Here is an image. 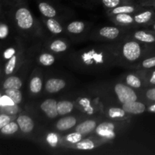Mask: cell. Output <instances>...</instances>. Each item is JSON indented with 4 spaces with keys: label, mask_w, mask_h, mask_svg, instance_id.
I'll return each instance as SVG.
<instances>
[{
    "label": "cell",
    "mask_w": 155,
    "mask_h": 155,
    "mask_svg": "<svg viewBox=\"0 0 155 155\" xmlns=\"http://www.w3.org/2000/svg\"><path fill=\"white\" fill-rule=\"evenodd\" d=\"M70 65L77 71L97 74L120 64L117 42L88 45L74 51L68 58Z\"/></svg>",
    "instance_id": "1"
},
{
    "label": "cell",
    "mask_w": 155,
    "mask_h": 155,
    "mask_svg": "<svg viewBox=\"0 0 155 155\" xmlns=\"http://www.w3.org/2000/svg\"><path fill=\"white\" fill-rule=\"evenodd\" d=\"M120 64L132 68L147 56L155 53V45H150L127 36L117 42Z\"/></svg>",
    "instance_id": "2"
},
{
    "label": "cell",
    "mask_w": 155,
    "mask_h": 155,
    "mask_svg": "<svg viewBox=\"0 0 155 155\" xmlns=\"http://www.w3.org/2000/svg\"><path fill=\"white\" fill-rule=\"evenodd\" d=\"M14 20L18 30L27 39H36L42 33V29L39 27V23L24 1L16 2Z\"/></svg>",
    "instance_id": "3"
},
{
    "label": "cell",
    "mask_w": 155,
    "mask_h": 155,
    "mask_svg": "<svg viewBox=\"0 0 155 155\" xmlns=\"http://www.w3.org/2000/svg\"><path fill=\"white\" fill-rule=\"evenodd\" d=\"M132 28L121 26H104L92 33V39L98 41L117 42L122 40L130 33Z\"/></svg>",
    "instance_id": "4"
},
{
    "label": "cell",
    "mask_w": 155,
    "mask_h": 155,
    "mask_svg": "<svg viewBox=\"0 0 155 155\" xmlns=\"http://www.w3.org/2000/svg\"><path fill=\"white\" fill-rule=\"evenodd\" d=\"M128 125V120L118 121L105 119L98 124L92 134L110 142L114 139L118 133L127 128Z\"/></svg>",
    "instance_id": "5"
},
{
    "label": "cell",
    "mask_w": 155,
    "mask_h": 155,
    "mask_svg": "<svg viewBox=\"0 0 155 155\" xmlns=\"http://www.w3.org/2000/svg\"><path fill=\"white\" fill-rule=\"evenodd\" d=\"M112 91L120 105L130 101L142 100L139 91L129 86L124 82L114 83L112 86Z\"/></svg>",
    "instance_id": "6"
},
{
    "label": "cell",
    "mask_w": 155,
    "mask_h": 155,
    "mask_svg": "<svg viewBox=\"0 0 155 155\" xmlns=\"http://www.w3.org/2000/svg\"><path fill=\"white\" fill-rule=\"evenodd\" d=\"M76 107L79 111L84 115L92 117L101 110H104V107H100L95 98H92L90 95L83 94L76 98L74 100Z\"/></svg>",
    "instance_id": "7"
},
{
    "label": "cell",
    "mask_w": 155,
    "mask_h": 155,
    "mask_svg": "<svg viewBox=\"0 0 155 155\" xmlns=\"http://www.w3.org/2000/svg\"><path fill=\"white\" fill-rule=\"evenodd\" d=\"M84 119L81 115H65V116L61 117L58 120H56L53 128H54V131L64 134V133L71 131L80 121Z\"/></svg>",
    "instance_id": "8"
},
{
    "label": "cell",
    "mask_w": 155,
    "mask_h": 155,
    "mask_svg": "<svg viewBox=\"0 0 155 155\" xmlns=\"http://www.w3.org/2000/svg\"><path fill=\"white\" fill-rule=\"evenodd\" d=\"M105 119H107L105 117H102L101 116H95L93 117H90V118L80 121L71 131L77 132L86 137V136L92 134L98 124Z\"/></svg>",
    "instance_id": "9"
},
{
    "label": "cell",
    "mask_w": 155,
    "mask_h": 155,
    "mask_svg": "<svg viewBox=\"0 0 155 155\" xmlns=\"http://www.w3.org/2000/svg\"><path fill=\"white\" fill-rule=\"evenodd\" d=\"M107 142H108L105 139L98 137L94 134H91L83 138L81 141L77 142L75 145H72L70 149H74L77 151H90Z\"/></svg>",
    "instance_id": "10"
},
{
    "label": "cell",
    "mask_w": 155,
    "mask_h": 155,
    "mask_svg": "<svg viewBox=\"0 0 155 155\" xmlns=\"http://www.w3.org/2000/svg\"><path fill=\"white\" fill-rule=\"evenodd\" d=\"M44 83L42 71L39 68H35L30 75L28 83V90L30 95L33 97L40 95L44 89Z\"/></svg>",
    "instance_id": "11"
},
{
    "label": "cell",
    "mask_w": 155,
    "mask_h": 155,
    "mask_svg": "<svg viewBox=\"0 0 155 155\" xmlns=\"http://www.w3.org/2000/svg\"><path fill=\"white\" fill-rule=\"evenodd\" d=\"M16 121L19 126L20 131L25 136L34 134L36 130V124L30 115L26 113H21L17 117Z\"/></svg>",
    "instance_id": "12"
},
{
    "label": "cell",
    "mask_w": 155,
    "mask_h": 155,
    "mask_svg": "<svg viewBox=\"0 0 155 155\" xmlns=\"http://www.w3.org/2000/svg\"><path fill=\"white\" fill-rule=\"evenodd\" d=\"M103 114L107 119L118 121H129L132 116L131 114L126 112L121 107V105L104 106Z\"/></svg>",
    "instance_id": "13"
},
{
    "label": "cell",
    "mask_w": 155,
    "mask_h": 155,
    "mask_svg": "<svg viewBox=\"0 0 155 155\" xmlns=\"http://www.w3.org/2000/svg\"><path fill=\"white\" fill-rule=\"evenodd\" d=\"M58 101L54 98H46L39 104V109L45 118L54 120L59 117L57 109Z\"/></svg>",
    "instance_id": "14"
},
{
    "label": "cell",
    "mask_w": 155,
    "mask_h": 155,
    "mask_svg": "<svg viewBox=\"0 0 155 155\" xmlns=\"http://www.w3.org/2000/svg\"><path fill=\"white\" fill-rule=\"evenodd\" d=\"M25 51L24 48H21L19 51L16 53L15 55L12 56L11 58L6 61L4 68V73L6 76L12 75L15 71L19 69L21 65L25 61Z\"/></svg>",
    "instance_id": "15"
},
{
    "label": "cell",
    "mask_w": 155,
    "mask_h": 155,
    "mask_svg": "<svg viewBox=\"0 0 155 155\" xmlns=\"http://www.w3.org/2000/svg\"><path fill=\"white\" fill-rule=\"evenodd\" d=\"M133 17L137 27H145L155 21V9L151 7H145L142 11L134 14Z\"/></svg>",
    "instance_id": "16"
},
{
    "label": "cell",
    "mask_w": 155,
    "mask_h": 155,
    "mask_svg": "<svg viewBox=\"0 0 155 155\" xmlns=\"http://www.w3.org/2000/svg\"><path fill=\"white\" fill-rule=\"evenodd\" d=\"M128 36L145 44L155 45V32L149 29L130 30Z\"/></svg>",
    "instance_id": "17"
},
{
    "label": "cell",
    "mask_w": 155,
    "mask_h": 155,
    "mask_svg": "<svg viewBox=\"0 0 155 155\" xmlns=\"http://www.w3.org/2000/svg\"><path fill=\"white\" fill-rule=\"evenodd\" d=\"M45 48L54 54H61L68 51L70 48V42L66 39L56 38L47 41L45 44Z\"/></svg>",
    "instance_id": "18"
},
{
    "label": "cell",
    "mask_w": 155,
    "mask_h": 155,
    "mask_svg": "<svg viewBox=\"0 0 155 155\" xmlns=\"http://www.w3.org/2000/svg\"><path fill=\"white\" fill-rule=\"evenodd\" d=\"M68 83L64 79L51 77L44 84V91L47 94H56L66 88Z\"/></svg>",
    "instance_id": "19"
},
{
    "label": "cell",
    "mask_w": 155,
    "mask_h": 155,
    "mask_svg": "<svg viewBox=\"0 0 155 155\" xmlns=\"http://www.w3.org/2000/svg\"><path fill=\"white\" fill-rule=\"evenodd\" d=\"M144 8H145V7L139 5L138 2L133 3V4L123 5L118 6V7L114 8L107 10V16L119 15V14H130V15H134V14L140 12V11H142Z\"/></svg>",
    "instance_id": "20"
},
{
    "label": "cell",
    "mask_w": 155,
    "mask_h": 155,
    "mask_svg": "<svg viewBox=\"0 0 155 155\" xmlns=\"http://www.w3.org/2000/svg\"><path fill=\"white\" fill-rule=\"evenodd\" d=\"M110 21L117 26H121V27H129V28L134 29L137 27L135 23L134 17L133 15L130 14H119V15H111L108 16Z\"/></svg>",
    "instance_id": "21"
},
{
    "label": "cell",
    "mask_w": 155,
    "mask_h": 155,
    "mask_svg": "<svg viewBox=\"0 0 155 155\" xmlns=\"http://www.w3.org/2000/svg\"><path fill=\"white\" fill-rule=\"evenodd\" d=\"M147 106H148L147 103L141 101V100L130 101L121 104L123 109L131 115L142 114L145 113V111H147Z\"/></svg>",
    "instance_id": "22"
},
{
    "label": "cell",
    "mask_w": 155,
    "mask_h": 155,
    "mask_svg": "<svg viewBox=\"0 0 155 155\" xmlns=\"http://www.w3.org/2000/svg\"><path fill=\"white\" fill-rule=\"evenodd\" d=\"M124 82L129 86L136 90H141L146 88L145 82L141 76L136 71V73H130L124 77Z\"/></svg>",
    "instance_id": "23"
},
{
    "label": "cell",
    "mask_w": 155,
    "mask_h": 155,
    "mask_svg": "<svg viewBox=\"0 0 155 155\" xmlns=\"http://www.w3.org/2000/svg\"><path fill=\"white\" fill-rule=\"evenodd\" d=\"M83 135L75 131H70L61 135V147L65 148H71L72 145L81 141L84 138Z\"/></svg>",
    "instance_id": "24"
},
{
    "label": "cell",
    "mask_w": 155,
    "mask_h": 155,
    "mask_svg": "<svg viewBox=\"0 0 155 155\" xmlns=\"http://www.w3.org/2000/svg\"><path fill=\"white\" fill-rule=\"evenodd\" d=\"M42 21L47 30L54 36L61 35L65 30V28L63 27L61 23L58 21L57 18H44Z\"/></svg>",
    "instance_id": "25"
},
{
    "label": "cell",
    "mask_w": 155,
    "mask_h": 155,
    "mask_svg": "<svg viewBox=\"0 0 155 155\" xmlns=\"http://www.w3.org/2000/svg\"><path fill=\"white\" fill-rule=\"evenodd\" d=\"M38 8L43 18H57V8L49 2L45 1V0H39L38 1Z\"/></svg>",
    "instance_id": "26"
},
{
    "label": "cell",
    "mask_w": 155,
    "mask_h": 155,
    "mask_svg": "<svg viewBox=\"0 0 155 155\" xmlns=\"http://www.w3.org/2000/svg\"><path fill=\"white\" fill-rule=\"evenodd\" d=\"M24 77H26V76H19L17 74H12V75L8 76L3 82V89L4 90L11 89H21L24 83Z\"/></svg>",
    "instance_id": "27"
},
{
    "label": "cell",
    "mask_w": 155,
    "mask_h": 155,
    "mask_svg": "<svg viewBox=\"0 0 155 155\" xmlns=\"http://www.w3.org/2000/svg\"><path fill=\"white\" fill-rule=\"evenodd\" d=\"M87 29V24L82 21H73L68 23L65 27V31L71 36L83 34Z\"/></svg>",
    "instance_id": "28"
},
{
    "label": "cell",
    "mask_w": 155,
    "mask_h": 155,
    "mask_svg": "<svg viewBox=\"0 0 155 155\" xmlns=\"http://www.w3.org/2000/svg\"><path fill=\"white\" fill-rule=\"evenodd\" d=\"M75 108L77 109L75 103L74 101H70L68 99H64L58 101L57 109L59 117L71 114L74 113Z\"/></svg>",
    "instance_id": "29"
},
{
    "label": "cell",
    "mask_w": 155,
    "mask_h": 155,
    "mask_svg": "<svg viewBox=\"0 0 155 155\" xmlns=\"http://www.w3.org/2000/svg\"><path fill=\"white\" fill-rule=\"evenodd\" d=\"M56 61V57L54 53L51 51H42L36 58V61L39 65L43 67H50Z\"/></svg>",
    "instance_id": "30"
},
{
    "label": "cell",
    "mask_w": 155,
    "mask_h": 155,
    "mask_svg": "<svg viewBox=\"0 0 155 155\" xmlns=\"http://www.w3.org/2000/svg\"><path fill=\"white\" fill-rule=\"evenodd\" d=\"M45 141L50 148H56L61 147V135L56 131L48 132L45 136Z\"/></svg>",
    "instance_id": "31"
},
{
    "label": "cell",
    "mask_w": 155,
    "mask_h": 155,
    "mask_svg": "<svg viewBox=\"0 0 155 155\" xmlns=\"http://www.w3.org/2000/svg\"><path fill=\"white\" fill-rule=\"evenodd\" d=\"M155 68V53L147 56L142 61L136 64L131 69L134 70H148Z\"/></svg>",
    "instance_id": "32"
},
{
    "label": "cell",
    "mask_w": 155,
    "mask_h": 155,
    "mask_svg": "<svg viewBox=\"0 0 155 155\" xmlns=\"http://www.w3.org/2000/svg\"><path fill=\"white\" fill-rule=\"evenodd\" d=\"M145 82L146 87L155 86V68L148 70H136Z\"/></svg>",
    "instance_id": "33"
},
{
    "label": "cell",
    "mask_w": 155,
    "mask_h": 155,
    "mask_svg": "<svg viewBox=\"0 0 155 155\" xmlns=\"http://www.w3.org/2000/svg\"><path fill=\"white\" fill-rule=\"evenodd\" d=\"M141 99L144 100L145 103L151 104L155 103V86H148L139 91Z\"/></svg>",
    "instance_id": "34"
},
{
    "label": "cell",
    "mask_w": 155,
    "mask_h": 155,
    "mask_svg": "<svg viewBox=\"0 0 155 155\" xmlns=\"http://www.w3.org/2000/svg\"><path fill=\"white\" fill-rule=\"evenodd\" d=\"M100 2L105 8L106 10H110L123 5L133 4L137 2L136 0H100Z\"/></svg>",
    "instance_id": "35"
},
{
    "label": "cell",
    "mask_w": 155,
    "mask_h": 155,
    "mask_svg": "<svg viewBox=\"0 0 155 155\" xmlns=\"http://www.w3.org/2000/svg\"><path fill=\"white\" fill-rule=\"evenodd\" d=\"M4 91L5 95H8L15 102V104L19 105L23 102V93L21 89H5Z\"/></svg>",
    "instance_id": "36"
},
{
    "label": "cell",
    "mask_w": 155,
    "mask_h": 155,
    "mask_svg": "<svg viewBox=\"0 0 155 155\" xmlns=\"http://www.w3.org/2000/svg\"><path fill=\"white\" fill-rule=\"evenodd\" d=\"M18 131H20L19 126H18L17 121L14 120L9 122L0 130L2 134L5 135V136H12V135L18 133Z\"/></svg>",
    "instance_id": "37"
},
{
    "label": "cell",
    "mask_w": 155,
    "mask_h": 155,
    "mask_svg": "<svg viewBox=\"0 0 155 155\" xmlns=\"http://www.w3.org/2000/svg\"><path fill=\"white\" fill-rule=\"evenodd\" d=\"M1 107H2L4 114L8 115L18 114L20 111V108L18 104H13V105L8 106H1Z\"/></svg>",
    "instance_id": "38"
},
{
    "label": "cell",
    "mask_w": 155,
    "mask_h": 155,
    "mask_svg": "<svg viewBox=\"0 0 155 155\" xmlns=\"http://www.w3.org/2000/svg\"><path fill=\"white\" fill-rule=\"evenodd\" d=\"M18 52V48H15V47H9L7 49H5V51L3 53V57L5 60H8L9 58L12 57L13 55H15L16 53Z\"/></svg>",
    "instance_id": "39"
},
{
    "label": "cell",
    "mask_w": 155,
    "mask_h": 155,
    "mask_svg": "<svg viewBox=\"0 0 155 155\" xmlns=\"http://www.w3.org/2000/svg\"><path fill=\"white\" fill-rule=\"evenodd\" d=\"M12 120V117L11 115L6 114H0V130Z\"/></svg>",
    "instance_id": "40"
},
{
    "label": "cell",
    "mask_w": 155,
    "mask_h": 155,
    "mask_svg": "<svg viewBox=\"0 0 155 155\" xmlns=\"http://www.w3.org/2000/svg\"><path fill=\"white\" fill-rule=\"evenodd\" d=\"M8 33V27L5 24H0V38H1V39H5V37H7Z\"/></svg>",
    "instance_id": "41"
},
{
    "label": "cell",
    "mask_w": 155,
    "mask_h": 155,
    "mask_svg": "<svg viewBox=\"0 0 155 155\" xmlns=\"http://www.w3.org/2000/svg\"><path fill=\"white\" fill-rule=\"evenodd\" d=\"M136 2L144 7H151L155 9V0H136Z\"/></svg>",
    "instance_id": "42"
},
{
    "label": "cell",
    "mask_w": 155,
    "mask_h": 155,
    "mask_svg": "<svg viewBox=\"0 0 155 155\" xmlns=\"http://www.w3.org/2000/svg\"><path fill=\"white\" fill-rule=\"evenodd\" d=\"M13 104H15V102L8 95H4L1 97V106H8L13 105Z\"/></svg>",
    "instance_id": "43"
},
{
    "label": "cell",
    "mask_w": 155,
    "mask_h": 155,
    "mask_svg": "<svg viewBox=\"0 0 155 155\" xmlns=\"http://www.w3.org/2000/svg\"><path fill=\"white\" fill-rule=\"evenodd\" d=\"M147 111L150 112V113L155 114V103L148 104V106H147Z\"/></svg>",
    "instance_id": "44"
},
{
    "label": "cell",
    "mask_w": 155,
    "mask_h": 155,
    "mask_svg": "<svg viewBox=\"0 0 155 155\" xmlns=\"http://www.w3.org/2000/svg\"><path fill=\"white\" fill-rule=\"evenodd\" d=\"M144 28H147V29H149V30H153V31L155 32V21H153L152 23H151L150 24H148V26L145 27Z\"/></svg>",
    "instance_id": "45"
},
{
    "label": "cell",
    "mask_w": 155,
    "mask_h": 155,
    "mask_svg": "<svg viewBox=\"0 0 155 155\" xmlns=\"http://www.w3.org/2000/svg\"><path fill=\"white\" fill-rule=\"evenodd\" d=\"M15 1L16 2H23L24 0H15Z\"/></svg>",
    "instance_id": "46"
},
{
    "label": "cell",
    "mask_w": 155,
    "mask_h": 155,
    "mask_svg": "<svg viewBox=\"0 0 155 155\" xmlns=\"http://www.w3.org/2000/svg\"><path fill=\"white\" fill-rule=\"evenodd\" d=\"M0 106H1V96H0Z\"/></svg>",
    "instance_id": "47"
},
{
    "label": "cell",
    "mask_w": 155,
    "mask_h": 155,
    "mask_svg": "<svg viewBox=\"0 0 155 155\" xmlns=\"http://www.w3.org/2000/svg\"><path fill=\"white\" fill-rule=\"evenodd\" d=\"M94 1H99L100 2V0H94Z\"/></svg>",
    "instance_id": "48"
},
{
    "label": "cell",
    "mask_w": 155,
    "mask_h": 155,
    "mask_svg": "<svg viewBox=\"0 0 155 155\" xmlns=\"http://www.w3.org/2000/svg\"><path fill=\"white\" fill-rule=\"evenodd\" d=\"M4 1H8V0H4Z\"/></svg>",
    "instance_id": "49"
},
{
    "label": "cell",
    "mask_w": 155,
    "mask_h": 155,
    "mask_svg": "<svg viewBox=\"0 0 155 155\" xmlns=\"http://www.w3.org/2000/svg\"><path fill=\"white\" fill-rule=\"evenodd\" d=\"M0 74H1V71H0Z\"/></svg>",
    "instance_id": "50"
}]
</instances>
